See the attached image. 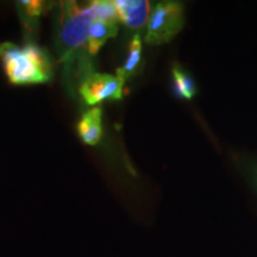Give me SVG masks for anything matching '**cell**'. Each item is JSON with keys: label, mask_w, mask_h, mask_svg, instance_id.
Instances as JSON below:
<instances>
[{"label": "cell", "mask_w": 257, "mask_h": 257, "mask_svg": "<svg viewBox=\"0 0 257 257\" xmlns=\"http://www.w3.org/2000/svg\"><path fill=\"white\" fill-rule=\"evenodd\" d=\"M0 62L10 83L16 86L47 83L53 79V61L46 50L35 43L17 46L0 44Z\"/></svg>", "instance_id": "cell-1"}, {"label": "cell", "mask_w": 257, "mask_h": 257, "mask_svg": "<svg viewBox=\"0 0 257 257\" xmlns=\"http://www.w3.org/2000/svg\"><path fill=\"white\" fill-rule=\"evenodd\" d=\"M118 34V23L105 21H94L89 28L86 50L89 55L94 56L101 49L105 42L113 38Z\"/></svg>", "instance_id": "cell-7"}, {"label": "cell", "mask_w": 257, "mask_h": 257, "mask_svg": "<svg viewBox=\"0 0 257 257\" xmlns=\"http://www.w3.org/2000/svg\"><path fill=\"white\" fill-rule=\"evenodd\" d=\"M92 8L94 10L95 21H105L112 22V23H118L119 22V15L118 10L115 8L114 2L110 0H95L92 2Z\"/></svg>", "instance_id": "cell-11"}, {"label": "cell", "mask_w": 257, "mask_h": 257, "mask_svg": "<svg viewBox=\"0 0 257 257\" xmlns=\"http://www.w3.org/2000/svg\"><path fill=\"white\" fill-rule=\"evenodd\" d=\"M124 82L117 75L106 73H88L80 83L79 93L86 104L96 105L105 100H120Z\"/></svg>", "instance_id": "cell-4"}, {"label": "cell", "mask_w": 257, "mask_h": 257, "mask_svg": "<svg viewBox=\"0 0 257 257\" xmlns=\"http://www.w3.org/2000/svg\"><path fill=\"white\" fill-rule=\"evenodd\" d=\"M173 80H174V87L180 98L191 100V99L197 94V86H195L194 80L187 72L181 69L180 67L173 68Z\"/></svg>", "instance_id": "cell-10"}, {"label": "cell", "mask_w": 257, "mask_h": 257, "mask_svg": "<svg viewBox=\"0 0 257 257\" xmlns=\"http://www.w3.org/2000/svg\"><path fill=\"white\" fill-rule=\"evenodd\" d=\"M119 21L130 29H142L150 17V3L148 0H115Z\"/></svg>", "instance_id": "cell-5"}, {"label": "cell", "mask_w": 257, "mask_h": 257, "mask_svg": "<svg viewBox=\"0 0 257 257\" xmlns=\"http://www.w3.org/2000/svg\"><path fill=\"white\" fill-rule=\"evenodd\" d=\"M141 63H142V38L140 34L133 37L128 46V53L123 67L117 69V76L124 83L133 76L140 73Z\"/></svg>", "instance_id": "cell-9"}, {"label": "cell", "mask_w": 257, "mask_h": 257, "mask_svg": "<svg viewBox=\"0 0 257 257\" xmlns=\"http://www.w3.org/2000/svg\"><path fill=\"white\" fill-rule=\"evenodd\" d=\"M102 111L101 107H93L82 115L78 123L80 140L87 146H96L102 136Z\"/></svg>", "instance_id": "cell-6"}, {"label": "cell", "mask_w": 257, "mask_h": 257, "mask_svg": "<svg viewBox=\"0 0 257 257\" xmlns=\"http://www.w3.org/2000/svg\"><path fill=\"white\" fill-rule=\"evenodd\" d=\"M50 6L48 5V3L40 0H22L17 3L19 17L22 19L27 34L34 35L36 32L40 17Z\"/></svg>", "instance_id": "cell-8"}, {"label": "cell", "mask_w": 257, "mask_h": 257, "mask_svg": "<svg viewBox=\"0 0 257 257\" xmlns=\"http://www.w3.org/2000/svg\"><path fill=\"white\" fill-rule=\"evenodd\" d=\"M57 15L56 49L60 62H67L87 46L89 28L96 18L91 3L80 6L76 2H63Z\"/></svg>", "instance_id": "cell-2"}, {"label": "cell", "mask_w": 257, "mask_h": 257, "mask_svg": "<svg viewBox=\"0 0 257 257\" xmlns=\"http://www.w3.org/2000/svg\"><path fill=\"white\" fill-rule=\"evenodd\" d=\"M185 9L179 2H160L150 12L144 41L149 46L168 43L182 30Z\"/></svg>", "instance_id": "cell-3"}]
</instances>
